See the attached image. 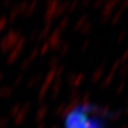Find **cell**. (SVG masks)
Listing matches in <instances>:
<instances>
[{"mask_svg": "<svg viewBox=\"0 0 128 128\" xmlns=\"http://www.w3.org/2000/svg\"><path fill=\"white\" fill-rule=\"evenodd\" d=\"M111 114L90 104L76 106L67 112L64 128H108Z\"/></svg>", "mask_w": 128, "mask_h": 128, "instance_id": "obj_1", "label": "cell"}]
</instances>
